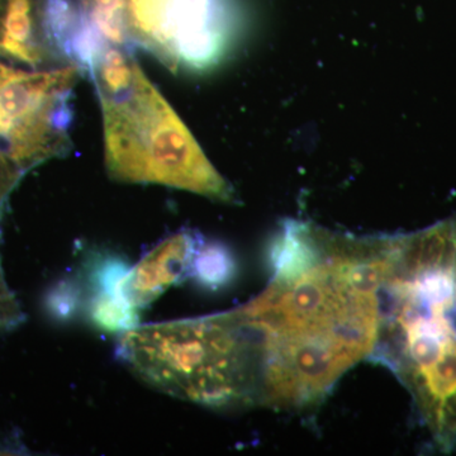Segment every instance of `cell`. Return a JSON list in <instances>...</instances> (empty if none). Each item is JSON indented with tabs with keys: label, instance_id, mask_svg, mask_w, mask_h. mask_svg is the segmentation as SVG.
Returning <instances> with one entry per match:
<instances>
[{
	"label": "cell",
	"instance_id": "cell-1",
	"mask_svg": "<svg viewBox=\"0 0 456 456\" xmlns=\"http://www.w3.org/2000/svg\"><path fill=\"white\" fill-rule=\"evenodd\" d=\"M389 235L354 236L285 221L268 287L239 308L263 359L261 407L305 411L369 358Z\"/></svg>",
	"mask_w": 456,
	"mask_h": 456
},
{
	"label": "cell",
	"instance_id": "cell-10",
	"mask_svg": "<svg viewBox=\"0 0 456 456\" xmlns=\"http://www.w3.org/2000/svg\"><path fill=\"white\" fill-rule=\"evenodd\" d=\"M75 297L70 288L61 287L51 292L47 307L57 317L68 316L74 308Z\"/></svg>",
	"mask_w": 456,
	"mask_h": 456
},
{
	"label": "cell",
	"instance_id": "cell-9",
	"mask_svg": "<svg viewBox=\"0 0 456 456\" xmlns=\"http://www.w3.org/2000/svg\"><path fill=\"white\" fill-rule=\"evenodd\" d=\"M23 314L16 297L9 290L2 268H0V332L8 331L20 325Z\"/></svg>",
	"mask_w": 456,
	"mask_h": 456
},
{
	"label": "cell",
	"instance_id": "cell-8",
	"mask_svg": "<svg viewBox=\"0 0 456 456\" xmlns=\"http://www.w3.org/2000/svg\"><path fill=\"white\" fill-rule=\"evenodd\" d=\"M236 265L232 254L217 242H204L198 245L191 275L209 289H218L232 281Z\"/></svg>",
	"mask_w": 456,
	"mask_h": 456
},
{
	"label": "cell",
	"instance_id": "cell-6",
	"mask_svg": "<svg viewBox=\"0 0 456 456\" xmlns=\"http://www.w3.org/2000/svg\"><path fill=\"white\" fill-rule=\"evenodd\" d=\"M0 57L33 70L77 64L57 41L53 0H0Z\"/></svg>",
	"mask_w": 456,
	"mask_h": 456
},
{
	"label": "cell",
	"instance_id": "cell-7",
	"mask_svg": "<svg viewBox=\"0 0 456 456\" xmlns=\"http://www.w3.org/2000/svg\"><path fill=\"white\" fill-rule=\"evenodd\" d=\"M200 240L193 231L184 230L155 246L123 279L122 296L126 301L139 310L180 279L191 275Z\"/></svg>",
	"mask_w": 456,
	"mask_h": 456
},
{
	"label": "cell",
	"instance_id": "cell-5",
	"mask_svg": "<svg viewBox=\"0 0 456 456\" xmlns=\"http://www.w3.org/2000/svg\"><path fill=\"white\" fill-rule=\"evenodd\" d=\"M75 8L99 41L146 51L171 70H204L230 42L224 0H79Z\"/></svg>",
	"mask_w": 456,
	"mask_h": 456
},
{
	"label": "cell",
	"instance_id": "cell-3",
	"mask_svg": "<svg viewBox=\"0 0 456 456\" xmlns=\"http://www.w3.org/2000/svg\"><path fill=\"white\" fill-rule=\"evenodd\" d=\"M103 117L110 178L183 189L235 203V191L209 163L178 114L141 70L131 51L102 45L86 66Z\"/></svg>",
	"mask_w": 456,
	"mask_h": 456
},
{
	"label": "cell",
	"instance_id": "cell-2",
	"mask_svg": "<svg viewBox=\"0 0 456 456\" xmlns=\"http://www.w3.org/2000/svg\"><path fill=\"white\" fill-rule=\"evenodd\" d=\"M368 360L410 393L440 452L456 449V215L392 235Z\"/></svg>",
	"mask_w": 456,
	"mask_h": 456
},
{
	"label": "cell",
	"instance_id": "cell-4",
	"mask_svg": "<svg viewBox=\"0 0 456 456\" xmlns=\"http://www.w3.org/2000/svg\"><path fill=\"white\" fill-rule=\"evenodd\" d=\"M118 353L143 382L213 408L256 407L253 353L232 312L134 327Z\"/></svg>",
	"mask_w": 456,
	"mask_h": 456
}]
</instances>
